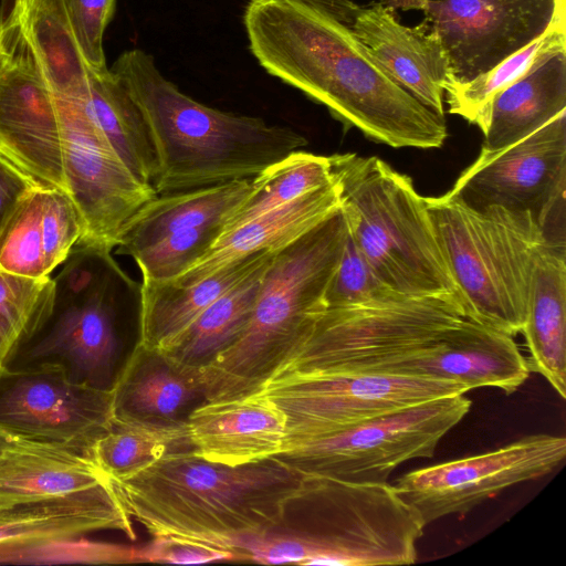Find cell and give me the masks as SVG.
Wrapping results in <instances>:
<instances>
[{
    "label": "cell",
    "instance_id": "29",
    "mask_svg": "<svg viewBox=\"0 0 566 566\" xmlns=\"http://www.w3.org/2000/svg\"><path fill=\"white\" fill-rule=\"evenodd\" d=\"M18 27L54 94L84 98L88 66L75 41L63 0H11Z\"/></svg>",
    "mask_w": 566,
    "mask_h": 566
},
{
    "label": "cell",
    "instance_id": "38",
    "mask_svg": "<svg viewBox=\"0 0 566 566\" xmlns=\"http://www.w3.org/2000/svg\"><path fill=\"white\" fill-rule=\"evenodd\" d=\"M81 54L92 71L107 67L103 48L105 30L113 19L116 0H63Z\"/></svg>",
    "mask_w": 566,
    "mask_h": 566
},
{
    "label": "cell",
    "instance_id": "37",
    "mask_svg": "<svg viewBox=\"0 0 566 566\" xmlns=\"http://www.w3.org/2000/svg\"><path fill=\"white\" fill-rule=\"evenodd\" d=\"M399 296L406 295L392 291L378 279L347 232L340 261L325 292V306L344 307Z\"/></svg>",
    "mask_w": 566,
    "mask_h": 566
},
{
    "label": "cell",
    "instance_id": "39",
    "mask_svg": "<svg viewBox=\"0 0 566 566\" xmlns=\"http://www.w3.org/2000/svg\"><path fill=\"white\" fill-rule=\"evenodd\" d=\"M235 555L217 548L172 536H156L138 546V563L205 564L234 560Z\"/></svg>",
    "mask_w": 566,
    "mask_h": 566
},
{
    "label": "cell",
    "instance_id": "17",
    "mask_svg": "<svg viewBox=\"0 0 566 566\" xmlns=\"http://www.w3.org/2000/svg\"><path fill=\"white\" fill-rule=\"evenodd\" d=\"M531 373L513 336L469 317L437 343L391 365L386 374L424 376L462 384L470 390L495 387L512 394Z\"/></svg>",
    "mask_w": 566,
    "mask_h": 566
},
{
    "label": "cell",
    "instance_id": "40",
    "mask_svg": "<svg viewBox=\"0 0 566 566\" xmlns=\"http://www.w3.org/2000/svg\"><path fill=\"white\" fill-rule=\"evenodd\" d=\"M33 188L38 187L0 155V235L19 205Z\"/></svg>",
    "mask_w": 566,
    "mask_h": 566
},
{
    "label": "cell",
    "instance_id": "32",
    "mask_svg": "<svg viewBox=\"0 0 566 566\" xmlns=\"http://www.w3.org/2000/svg\"><path fill=\"white\" fill-rule=\"evenodd\" d=\"M565 6L548 29L497 65L467 82L452 78L446 84L448 112L463 117L485 132L495 96L525 74L536 63L566 50Z\"/></svg>",
    "mask_w": 566,
    "mask_h": 566
},
{
    "label": "cell",
    "instance_id": "35",
    "mask_svg": "<svg viewBox=\"0 0 566 566\" xmlns=\"http://www.w3.org/2000/svg\"><path fill=\"white\" fill-rule=\"evenodd\" d=\"M52 296V275L30 279L0 270V369L43 321Z\"/></svg>",
    "mask_w": 566,
    "mask_h": 566
},
{
    "label": "cell",
    "instance_id": "10",
    "mask_svg": "<svg viewBox=\"0 0 566 566\" xmlns=\"http://www.w3.org/2000/svg\"><path fill=\"white\" fill-rule=\"evenodd\" d=\"M464 395L447 396L378 416L279 454L292 468L358 483L387 482L402 463L430 458L470 411Z\"/></svg>",
    "mask_w": 566,
    "mask_h": 566
},
{
    "label": "cell",
    "instance_id": "13",
    "mask_svg": "<svg viewBox=\"0 0 566 566\" xmlns=\"http://www.w3.org/2000/svg\"><path fill=\"white\" fill-rule=\"evenodd\" d=\"M566 455V439L533 434L500 449L408 472L394 488L424 525L463 514L515 484L551 473Z\"/></svg>",
    "mask_w": 566,
    "mask_h": 566
},
{
    "label": "cell",
    "instance_id": "26",
    "mask_svg": "<svg viewBox=\"0 0 566 566\" xmlns=\"http://www.w3.org/2000/svg\"><path fill=\"white\" fill-rule=\"evenodd\" d=\"M90 455L11 438L0 452V507L70 495L106 483Z\"/></svg>",
    "mask_w": 566,
    "mask_h": 566
},
{
    "label": "cell",
    "instance_id": "15",
    "mask_svg": "<svg viewBox=\"0 0 566 566\" xmlns=\"http://www.w3.org/2000/svg\"><path fill=\"white\" fill-rule=\"evenodd\" d=\"M113 426L112 390L70 380L60 369H0V431L90 455Z\"/></svg>",
    "mask_w": 566,
    "mask_h": 566
},
{
    "label": "cell",
    "instance_id": "2",
    "mask_svg": "<svg viewBox=\"0 0 566 566\" xmlns=\"http://www.w3.org/2000/svg\"><path fill=\"white\" fill-rule=\"evenodd\" d=\"M120 504L153 536L235 551L283 524L304 474L280 457L227 465L192 449L167 452L135 475L108 479Z\"/></svg>",
    "mask_w": 566,
    "mask_h": 566
},
{
    "label": "cell",
    "instance_id": "6",
    "mask_svg": "<svg viewBox=\"0 0 566 566\" xmlns=\"http://www.w3.org/2000/svg\"><path fill=\"white\" fill-rule=\"evenodd\" d=\"M329 158L348 233L378 279L406 296H459L412 179L376 156Z\"/></svg>",
    "mask_w": 566,
    "mask_h": 566
},
{
    "label": "cell",
    "instance_id": "34",
    "mask_svg": "<svg viewBox=\"0 0 566 566\" xmlns=\"http://www.w3.org/2000/svg\"><path fill=\"white\" fill-rule=\"evenodd\" d=\"M191 449L186 424L153 427L114 422L90 451V458L112 480H125L140 472L164 454Z\"/></svg>",
    "mask_w": 566,
    "mask_h": 566
},
{
    "label": "cell",
    "instance_id": "9",
    "mask_svg": "<svg viewBox=\"0 0 566 566\" xmlns=\"http://www.w3.org/2000/svg\"><path fill=\"white\" fill-rule=\"evenodd\" d=\"M470 389L424 376L290 371L268 378L256 392L285 415L282 453L365 420Z\"/></svg>",
    "mask_w": 566,
    "mask_h": 566
},
{
    "label": "cell",
    "instance_id": "3",
    "mask_svg": "<svg viewBox=\"0 0 566 566\" xmlns=\"http://www.w3.org/2000/svg\"><path fill=\"white\" fill-rule=\"evenodd\" d=\"M109 70L126 86L149 128L158 163L157 195L251 179L308 143L291 127L195 101L140 49L124 51Z\"/></svg>",
    "mask_w": 566,
    "mask_h": 566
},
{
    "label": "cell",
    "instance_id": "14",
    "mask_svg": "<svg viewBox=\"0 0 566 566\" xmlns=\"http://www.w3.org/2000/svg\"><path fill=\"white\" fill-rule=\"evenodd\" d=\"M0 155L36 187L67 192L55 95L8 15L0 21Z\"/></svg>",
    "mask_w": 566,
    "mask_h": 566
},
{
    "label": "cell",
    "instance_id": "4",
    "mask_svg": "<svg viewBox=\"0 0 566 566\" xmlns=\"http://www.w3.org/2000/svg\"><path fill=\"white\" fill-rule=\"evenodd\" d=\"M347 223L339 207L279 249L265 268L249 323L241 335L197 370L206 400L256 392L306 336L324 310L340 261Z\"/></svg>",
    "mask_w": 566,
    "mask_h": 566
},
{
    "label": "cell",
    "instance_id": "41",
    "mask_svg": "<svg viewBox=\"0 0 566 566\" xmlns=\"http://www.w3.org/2000/svg\"><path fill=\"white\" fill-rule=\"evenodd\" d=\"M11 437L7 436L4 432L0 431V452L7 447Z\"/></svg>",
    "mask_w": 566,
    "mask_h": 566
},
{
    "label": "cell",
    "instance_id": "22",
    "mask_svg": "<svg viewBox=\"0 0 566 566\" xmlns=\"http://www.w3.org/2000/svg\"><path fill=\"white\" fill-rule=\"evenodd\" d=\"M113 421L153 427L186 424L206 401L197 370L184 368L137 342L112 389Z\"/></svg>",
    "mask_w": 566,
    "mask_h": 566
},
{
    "label": "cell",
    "instance_id": "27",
    "mask_svg": "<svg viewBox=\"0 0 566 566\" xmlns=\"http://www.w3.org/2000/svg\"><path fill=\"white\" fill-rule=\"evenodd\" d=\"M251 179L157 195L125 223L114 251L133 258L175 232L226 219L249 195Z\"/></svg>",
    "mask_w": 566,
    "mask_h": 566
},
{
    "label": "cell",
    "instance_id": "18",
    "mask_svg": "<svg viewBox=\"0 0 566 566\" xmlns=\"http://www.w3.org/2000/svg\"><path fill=\"white\" fill-rule=\"evenodd\" d=\"M352 27L396 83L427 108L444 116L450 65L437 31L426 19L408 27L397 19L391 6L375 2L359 6Z\"/></svg>",
    "mask_w": 566,
    "mask_h": 566
},
{
    "label": "cell",
    "instance_id": "23",
    "mask_svg": "<svg viewBox=\"0 0 566 566\" xmlns=\"http://www.w3.org/2000/svg\"><path fill=\"white\" fill-rule=\"evenodd\" d=\"M339 207V185L333 175L332 180L324 186L220 235L202 258L178 276L166 281L189 285L240 258L263 250L280 249L314 228Z\"/></svg>",
    "mask_w": 566,
    "mask_h": 566
},
{
    "label": "cell",
    "instance_id": "20",
    "mask_svg": "<svg viewBox=\"0 0 566 566\" xmlns=\"http://www.w3.org/2000/svg\"><path fill=\"white\" fill-rule=\"evenodd\" d=\"M192 451L227 465L259 462L282 452L284 412L266 396L206 400L186 421Z\"/></svg>",
    "mask_w": 566,
    "mask_h": 566
},
{
    "label": "cell",
    "instance_id": "11",
    "mask_svg": "<svg viewBox=\"0 0 566 566\" xmlns=\"http://www.w3.org/2000/svg\"><path fill=\"white\" fill-rule=\"evenodd\" d=\"M55 95L67 193L84 224L78 244L113 252L125 223L157 196L125 166L84 98Z\"/></svg>",
    "mask_w": 566,
    "mask_h": 566
},
{
    "label": "cell",
    "instance_id": "33",
    "mask_svg": "<svg viewBox=\"0 0 566 566\" xmlns=\"http://www.w3.org/2000/svg\"><path fill=\"white\" fill-rule=\"evenodd\" d=\"M332 178L329 156L303 149L291 153L251 179L249 195L224 219L222 234L324 186Z\"/></svg>",
    "mask_w": 566,
    "mask_h": 566
},
{
    "label": "cell",
    "instance_id": "31",
    "mask_svg": "<svg viewBox=\"0 0 566 566\" xmlns=\"http://www.w3.org/2000/svg\"><path fill=\"white\" fill-rule=\"evenodd\" d=\"M268 264L217 298L160 353L187 369L209 364L249 323Z\"/></svg>",
    "mask_w": 566,
    "mask_h": 566
},
{
    "label": "cell",
    "instance_id": "7",
    "mask_svg": "<svg viewBox=\"0 0 566 566\" xmlns=\"http://www.w3.org/2000/svg\"><path fill=\"white\" fill-rule=\"evenodd\" d=\"M426 205L467 317L513 337L521 333L543 229L530 213L475 210L449 192Z\"/></svg>",
    "mask_w": 566,
    "mask_h": 566
},
{
    "label": "cell",
    "instance_id": "19",
    "mask_svg": "<svg viewBox=\"0 0 566 566\" xmlns=\"http://www.w3.org/2000/svg\"><path fill=\"white\" fill-rule=\"evenodd\" d=\"M99 531H118L136 539L133 520L109 481L65 496L0 507V560Z\"/></svg>",
    "mask_w": 566,
    "mask_h": 566
},
{
    "label": "cell",
    "instance_id": "1",
    "mask_svg": "<svg viewBox=\"0 0 566 566\" xmlns=\"http://www.w3.org/2000/svg\"><path fill=\"white\" fill-rule=\"evenodd\" d=\"M354 0H248L251 54L270 75L325 106L346 128L394 148H440L444 116L396 83L353 30Z\"/></svg>",
    "mask_w": 566,
    "mask_h": 566
},
{
    "label": "cell",
    "instance_id": "8",
    "mask_svg": "<svg viewBox=\"0 0 566 566\" xmlns=\"http://www.w3.org/2000/svg\"><path fill=\"white\" fill-rule=\"evenodd\" d=\"M464 317L457 295L325 307L270 377L290 371L386 374L395 363L437 343Z\"/></svg>",
    "mask_w": 566,
    "mask_h": 566
},
{
    "label": "cell",
    "instance_id": "5",
    "mask_svg": "<svg viewBox=\"0 0 566 566\" xmlns=\"http://www.w3.org/2000/svg\"><path fill=\"white\" fill-rule=\"evenodd\" d=\"M53 279L49 312L2 368L60 369L70 380L111 391L128 355L123 322L134 283L112 252L76 244Z\"/></svg>",
    "mask_w": 566,
    "mask_h": 566
},
{
    "label": "cell",
    "instance_id": "30",
    "mask_svg": "<svg viewBox=\"0 0 566 566\" xmlns=\"http://www.w3.org/2000/svg\"><path fill=\"white\" fill-rule=\"evenodd\" d=\"M84 103L125 166L139 181L154 187L158 163L151 135L139 106L117 75L109 69L90 70Z\"/></svg>",
    "mask_w": 566,
    "mask_h": 566
},
{
    "label": "cell",
    "instance_id": "24",
    "mask_svg": "<svg viewBox=\"0 0 566 566\" xmlns=\"http://www.w3.org/2000/svg\"><path fill=\"white\" fill-rule=\"evenodd\" d=\"M277 250H263L240 258L189 285L143 277L136 342L146 349L164 350L217 298L268 264Z\"/></svg>",
    "mask_w": 566,
    "mask_h": 566
},
{
    "label": "cell",
    "instance_id": "25",
    "mask_svg": "<svg viewBox=\"0 0 566 566\" xmlns=\"http://www.w3.org/2000/svg\"><path fill=\"white\" fill-rule=\"evenodd\" d=\"M521 333L531 371L541 374L566 397L565 242L544 240L536 250Z\"/></svg>",
    "mask_w": 566,
    "mask_h": 566
},
{
    "label": "cell",
    "instance_id": "21",
    "mask_svg": "<svg viewBox=\"0 0 566 566\" xmlns=\"http://www.w3.org/2000/svg\"><path fill=\"white\" fill-rule=\"evenodd\" d=\"M83 235L82 218L67 192L33 188L0 235V270L30 279L51 276Z\"/></svg>",
    "mask_w": 566,
    "mask_h": 566
},
{
    "label": "cell",
    "instance_id": "36",
    "mask_svg": "<svg viewBox=\"0 0 566 566\" xmlns=\"http://www.w3.org/2000/svg\"><path fill=\"white\" fill-rule=\"evenodd\" d=\"M223 220L175 232L133 256L142 277L170 280L202 258L223 231Z\"/></svg>",
    "mask_w": 566,
    "mask_h": 566
},
{
    "label": "cell",
    "instance_id": "28",
    "mask_svg": "<svg viewBox=\"0 0 566 566\" xmlns=\"http://www.w3.org/2000/svg\"><path fill=\"white\" fill-rule=\"evenodd\" d=\"M566 111V50L536 63L494 98L481 151L504 149Z\"/></svg>",
    "mask_w": 566,
    "mask_h": 566
},
{
    "label": "cell",
    "instance_id": "12",
    "mask_svg": "<svg viewBox=\"0 0 566 566\" xmlns=\"http://www.w3.org/2000/svg\"><path fill=\"white\" fill-rule=\"evenodd\" d=\"M566 111L522 140L497 151H480L448 191L468 207L530 213L546 240L551 221L564 211Z\"/></svg>",
    "mask_w": 566,
    "mask_h": 566
},
{
    "label": "cell",
    "instance_id": "16",
    "mask_svg": "<svg viewBox=\"0 0 566 566\" xmlns=\"http://www.w3.org/2000/svg\"><path fill=\"white\" fill-rule=\"evenodd\" d=\"M424 12L441 40L451 78L467 82L528 45L565 0H401Z\"/></svg>",
    "mask_w": 566,
    "mask_h": 566
}]
</instances>
